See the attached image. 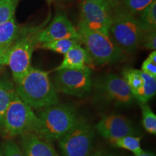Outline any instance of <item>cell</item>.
I'll return each mask as SVG.
<instances>
[{"label": "cell", "instance_id": "cell-1", "mask_svg": "<svg viewBox=\"0 0 156 156\" xmlns=\"http://www.w3.org/2000/svg\"><path fill=\"white\" fill-rule=\"evenodd\" d=\"M48 72L31 67L17 84V95L32 108L43 110L58 103L57 90L48 77Z\"/></svg>", "mask_w": 156, "mask_h": 156}, {"label": "cell", "instance_id": "cell-2", "mask_svg": "<svg viewBox=\"0 0 156 156\" xmlns=\"http://www.w3.org/2000/svg\"><path fill=\"white\" fill-rule=\"evenodd\" d=\"M38 116L40 125L36 134L48 142L59 140L80 118L73 106L59 103L43 109Z\"/></svg>", "mask_w": 156, "mask_h": 156}, {"label": "cell", "instance_id": "cell-3", "mask_svg": "<svg viewBox=\"0 0 156 156\" xmlns=\"http://www.w3.org/2000/svg\"><path fill=\"white\" fill-rule=\"evenodd\" d=\"M77 31L90 62L96 65L114 64L125 58V53L109 35L89 30L81 25H78Z\"/></svg>", "mask_w": 156, "mask_h": 156}, {"label": "cell", "instance_id": "cell-4", "mask_svg": "<svg viewBox=\"0 0 156 156\" xmlns=\"http://www.w3.org/2000/svg\"><path fill=\"white\" fill-rule=\"evenodd\" d=\"M143 34L139 20L127 10H118L112 15L109 36L124 53H132L140 46Z\"/></svg>", "mask_w": 156, "mask_h": 156}, {"label": "cell", "instance_id": "cell-5", "mask_svg": "<svg viewBox=\"0 0 156 156\" xmlns=\"http://www.w3.org/2000/svg\"><path fill=\"white\" fill-rule=\"evenodd\" d=\"M40 120L33 108L23 102L17 94L7 107L2 126L9 137L38 133Z\"/></svg>", "mask_w": 156, "mask_h": 156}, {"label": "cell", "instance_id": "cell-6", "mask_svg": "<svg viewBox=\"0 0 156 156\" xmlns=\"http://www.w3.org/2000/svg\"><path fill=\"white\" fill-rule=\"evenodd\" d=\"M94 138L93 128L80 117L75 125L58 140L62 156H88L92 152Z\"/></svg>", "mask_w": 156, "mask_h": 156}, {"label": "cell", "instance_id": "cell-7", "mask_svg": "<svg viewBox=\"0 0 156 156\" xmlns=\"http://www.w3.org/2000/svg\"><path fill=\"white\" fill-rule=\"evenodd\" d=\"M54 84L57 92L79 98L85 96L92 88L90 68L56 70Z\"/></svg>", "mask_w": 156, "mask_h": 156}, {"label": "cell", "instance_id": "cell-8", "mask_svg": "<svg viewBox=\"0 0 156 156\" xmlns=\"http://www.w3.org/2000/svg\"><path fill=\"white\" fill-rule=\"evenodd\" d=\"M36 46L34 34L17 38L7 51V65L10 68L13 79L17 83L31 68L33 51Z\"/></svg>", "mask_w": 156, "mask_h": 156}, {"label": "cell", "instance_id": "cell-9", "mask_svg": "<svg viewBox=\"0 0 156 156\" xmlns=\"http://www.w3.org/2000/svg\"><path fill=\"white\" fill-rule=\"evenodd\" d=\"M95 89L101 99L117 106H129L134 99L125 80L115 74H108L98 80Z\"/></svg>", "mask_w": 156, "mask_h": 156}, {"label": "cell", "instance_id": "cell-10", "mask_svg": "<svg viewBox=\"0 0 156 156\" xmlns=\"http://www.w3.org/2000/svg\"><path fill=\"white\" fill-rule=\"evenodd\" d=\"M110 5L107 4L82 1L79 25L89 30L109 35L112 24Z\"/></svg>", "mask_w": 156, "mask_h": 156}, {"label": "cell", "instance_id": "cell-11", "mask_svg": "<svg viewBox=\"0 0 156 156\" xmlns=\"http://www.w3.org/2000/svg\"><path fill=\"white\" fill-rule=\"evenodd\" d=\"M64 38L80 40L77 29L62 13L56 14L46 28L34 34L36 46Z\"/></svg>", "mask_w": 156, "mask_h": 156}, {"label": "cell", "instance_id": "cell-12", "mask_svg": "<svg viewBox=\"0 0 156 156\" xmlns=\"http://www.w3.org/2000/svg\"><path fill=\"white\" fill-rule=\"evenodd\" d=\"M95 127L101 136L110 141L136 134L132 123L120 114H112L103 116Z\"/></svg>", "mask_w": 156, "mask_h": 156}, {"label": "cell", "instance_id": "cell-13", "mask_svg": "<svg viewBox=\"0 0 156 156\" xmlns=\"http://www.w3.org/2000/svg\"><path fill=\"white\" fill-rule=\"evenodd\" d=\"M22 145L26 156H59L50 142L35 133L23 135Z\"/></svg>", "mask_w": 156, "mask_h": 156}, {"label": "cell", "instance_id": "cell-14", "mask_svg": "<svg viewBox=\"0 0 156 156\" xmlns=\"http://www.w3.org/2000/svg\"><path fill=\"white\" fill-rule=\"evenodd\" d=\"M90 62H91L90 59L85 48L78 45L64 54L63 61L54 71L63 69H82L89 67Z\"/></svg>", "mask_w": 156, "mask_h": 156}, {"label": "cell", "instance_id": "cell-15", "mask_svg": "<svg viewBox=\"0 0 156 156\" xmlns=\"http://www.w3.org/2000/svg\"><path fill=\"white\" fill-rule=\"evenodd\" d=\"M19 36V28L15 17L0 24V47L8 49Z\"/></svg>", "mask_w": 156, "mask_h": 156}, {"label": "cell", "instance_id": "cell-16", "mask_svg": "<svg viewBox=\"0 0 156 156\" xmlns=\"http://www.w3.org/2000/svg\"><path fill=\"white\" fill-rule=\"evenodd\" d=\"M16 94L15 88L10 81L0 80V125L2 124L7 107Z\"/></svg>", "mask_w": 156, "mask_h": 156}, {"label": "cell", "instance_id": "cell-17", "mask_svg": "<svg viewBox=\"0 0 156 156\" xmlns=\"http://www.w3.org/2000/svg\"><path fill=\"white\" fill-rule=\"evenodd\" d=\"M143 78V85L134 95V98L139 101L140 103H147L150 99L155 96L156 93V78L151 77L144 73Z\"/></svg>", "mask_w": 156, "mask_h": 156}, {"label": "cell", "instance_id": "cell-18", "mask_svg": "<svg viewBox=\"0 0 156 156\" xmlns=\"http://www.w3.org/2000/svg\"><path fill=\"white\" fill-rule=\"evenodd\" d=\"M78 45H82L80 40L72 38H64L60 40L53 41L45 43L38 45L39 48H44V49L51 50L52 51L58 54H64L72 48L75 47Z\"/></svg>", "mask_w": 156, "mask_h": 156}, {"label": "cell", "instance_id": "cell-19", "mask_svg": "<svg viewBox=\"0 0 156 156\" xmlns=\"http://www.w3.org/2000/svg\"><path fill=\"white\" fill-rule=\"evenodd\" d=\"M141 138V136L136 135H127L110 142L114 147L127 150L131 151L134 155H139L144 152L140 145Z\"/></svg>", "mask_w": 156, "mask_h": 156}, {"label": "cell", "instance_id": "cell-20", "mask_svg": "<svg viewBox=\"0 0 156 156\" xmlns=\"http://www.w3.org/2000/svg\"><path fill=\"white\" fill-rule=\"evenodd\" d=\"M122 77L125 80L134 95L143 85V73L141 70L126 68L122 72Z\"/></svg>", "mask_w": 156, "mask_h": 156}, {"label": "cell", "instance_id": "cell-21", "mask_svg": "<svg viewBox=\"0 0 156 156\" xmlns=\"http://www.w3.org/2000/svg\"><path fill=\"white\" fill-rule=\"evenodd\" d=\"M139 20L144 30H156V0L140 13Z\"/></svg>", "mask_w": 156, "mask_h": 156}, {"label": "cell", "instance_id": "cell-22", "mask_svg": "<svg viewBox=\"0 0 156 156\" xmlns=\"http://www.w3.org/2000/svg\"><path fill=\"white\" fill-rule=\"evenodd\" d=\"M142 115V125L148 133L156 134V115L147 103H140Z\"/></svg>", "mask_w": 156, "mask_h": 156}, {"label": "cell", "instance_id": "cell-23", "mask_svg": "<svg viewBox=\"0 0 156 156\" xmlns=\"http://www.w3.org/2000/svg\"><path fill=\"white\" fill-rule=\"evenodd\" d=\"M20 0H0V24L14 17Z\"/></svg>", "mask_w": 156, "mask_h": 156}, {"label": "cell", "instance_id": "cell-24", "mask_svg": "<svg viewBox=\"0 0 156 156\" xmlns=\"http://www.w3.org/2000/svg\"><path fill=\"white\" fill-rule=\"evenodd\" d=\"M155 0H124L126 10L131 14L139 15Z\"/></svg>", "mask_w": 156, "mask_h": 156}, {"label": "cell", "instance_id": "cell-25", "mask_svg": "<svg viewBox=\"0 0 156 156\" xmlns=\"http://www.w3.org/2000/svg\"><path fill=\"white\" fill-rule=\"evenodd\" d=\"M141 71L156 78V51H153L142 64Z\"/></svg>", "mask_w": 156, "mask_h": 156}, {"label": "cell", "instance_id": "cell-26", "mask_svg": "<svg viewBox=\"0 0 156 156\" xmlns=\"http://www.w3.org/2000/svg\"><path fill=\"white\" fill-rule=\"evenodd\" d=\"M2 147L4 156H26L20 149V147L17 145L16 142L12 140H7L2 144Z\"/></svg>", "mask_w": 156, "mask_h": 156}, {"label": "cell", "instance_id": "cell-27", "mask_svg": "<svg viewBox=\"0 0 156 156\" xmlns=\"http://www.w3.org/2000/svg\"><path fill=\"white\" fill-rule=\"evenodd\" d=\"M140 46L148 50L155 51L156 48V33L155 30H144Z\"/></svg>", "mask_w": 156, "mask_h": 156}, {"label": "cell", "instance_id": "cell-28", "mask_svg": "<svg viewBox=\"0 0 156 156\" xmlns=\"http://www.w3.org/2000/svg\"><path fill=\"white\" fill-rule=\"evenodd\" d=\"M8 49L0 47V71L5 65H7V51Z\"/></svg>", "mask_w": 156, "mask_h": 156}, {"label": "cell", "instance_id": "cell-29", "mask_svg": "<svg viewBox=\"0 0 156 156\" xmlns=\"http://www.w3.org/2000/svg\"><path fill=\"white\" fill-rule=\"evenodd\" d=\"M84 2H98V3H103L107 4V5H110L111 0H82Z\"/></svg>", "mask_w": 156, "mask_h": 156}, {"label": "cell", "instance_id": "cell-30", "mask_svg": "<svg viewBox=\"0 0 156 156\" xmlns=\"http://www.w3.org/2000/svg\"><path fill=\"white\" fill-rule=\"evenodd\" d=\"M134 156H155V155L153 153H152V152L144 151L143 153L141 154H139V155H134Z\"/></svg>", "mask_w": 156, "mask_h": 156}, {"label": "cell", "instance_id": "cell-31", "mask_svg": "<svg viewBox=\"0 0 156 156\" xmlns=\"http://www.w3.org/2000/svg\"><path fill=\"white\" fill-rule=\"evenodd\" d=\"M103 153V151H98L94 152V153H90L88 156H100Z\"/></svg>", "mask_w": 156, "mask_h": 156}, {"label": "cell", "instance_id": "cell-32", "mask_svg": "<svg viewBox=\"0 0 156 156\" xmlns=\"http://www.w3.org/2000/svg\"><path fill=\"white\" fill-rule=\"evenodd\" d=\"M0 156H4V153H3V150H2V145H0Z\"/></svg>", "mask_w": 156, "mask_h": 156}, {"label": "cell", "instance_id": "cell-33", "mask_svg": "<svg viewBox=\"0 0 156 156\" xmlns=\"http://www.w3.org/2000/svg\"><path fill=\"white\" fill-rule=\"evenodd\" d=\"M48 3L54 2H58V1H63V0H46Z\"/></svg>", "mask_w": 156, "mask_h": 156}, {"label": "cell", "instance_id": "cell-34", "mask_svg": "<svg viewBox=\"0 0 156 156\" xmlns=\"http://www.w3.org/2000/svg\"><path fill=\"white\" fill-rule=\"evenodd\" d=\"M100 156H115V155H109V154H105L104 153H103Z\"/></svg>", "mask_w": 156, "mask_h": 156}]
</instances>
